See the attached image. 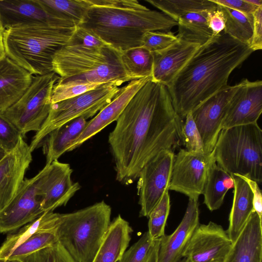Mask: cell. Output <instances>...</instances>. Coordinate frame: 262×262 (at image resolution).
<instances>
[{"label": "cell", "instance_id": "obj_38", "mask_svg": "<svg viewBox=\"0 0 262 262\" xmlns=\"http://www.w3.org/2000/svg\"><path fill=\"white\" fill-rule=\"evenodd\" d=\"M103 84L66 83L56 82L51 96V104L70 99L94 89Z\"/></svg>", "mask_w": 262, "mask_h": 262}, {"label": "cell", "instance_id": "obj_32", "mask_svg": "<svg viewBox=\"0 0 262 262\" xmlns=\"http://www.w3.org/2000/svg\"><path fill=\"white\" fill-rule=\"evenodd\" d=\"M217 8L222 12L225 20L223 32L249 46L252 35V22L237 11L220 5H217Z\"/></svg>", "mask_w": 262, "mask_h": 262}, {"label": "cell", "instance_id": "obj_17", "mask_svg": "<svg viewBox=\"0 0 262 262\" xmlns=\"http://www.w3.org/2000/svg\"><path fill=\"white\" fill-rule=\"evenodd\" d=\"M222 122V129L257 124L262 112V81L243 79Z\"/></svg>", "mask_w": 262, "mask_h": 262}, {"label": "cell", "instance_id": "obj_2", "mask_svg": "<svg viewBox=\"0 0 262 262\" xmlns=\"http://www.w3.org/2000/svg\"><path fill=\"white\" fill-rule=\"evenodd\" d=\"M253 51L224 32L201 46L167 87L174 109L184 120L211 96L228 85L232 72Z\"/></svg>", "mask_w": 262, "mask_h": 262}, {"label": "cell", "instance_id": "obj_48", "mask_svg": "<svg viewBox=\"0 0 262 262\" xmlns=\"http://www.w3.org/2000/svg\"><path fill=\"white\" fill-rule=\"evenodd\" d=\"M5 28L0 18V59L6 55L4 46V33Z\"/></svg>", "mask_w": 262, "mask_h": 262}, {"label": "cell", "instance_id": "obj_42", "mask_svg": "<svg viewBox=\"0 0 262 262\" xmlns=\"http://www.w3.org/2000/svg\"><path fill=\"white\" fill-rule=\"evenodd\" d=\"M71 44L80 45L88 47L98 48L106 45L93 33L77 26Z\"/></svg>", "mask_w": 262, "mask_h": 262}, {"label": "cell", "instance_id": "obj_41", "mask_svg": "<svg viewBox=\"0 0 262 262\" xmlns=\"http://www.w3.org/2000/svg\"><path fill=\"white\" fill-rule=\"evenodd\" d=\"M35 262H74L57 242L35 253Z\"/></svg>", "mask_w": 262, "mask_h": 262}, {"label": "cell", "instance_id": "obj_12", "mask_svg": "<svg viewBox=\"0 0 262 262\" xmlns=\"http://www.w3.org/2000/svg\"><path fill=\"white\" fill-rule=\"evenodd\" d=\"M72 172L69 164L56 160L46 164L36 174L37 193L44 212L66 205L80 188L78 183L72 180Z\"/></svg>", "mask_w": 262, "mask_h": 262}, {"label": "cell", "instance_id": "obj_49", "mask_svg": "<svg viewBox=\"0 0 262 262\" xmlns=\"http://www.w3.org/2000/svg\"><path fill=\"white\" fill-rule=\"evenodd\" d=\"M247 3L256 7L262 6V0H245Z\"/></svg>", "mask_w": 262, "mask_h": 262}, {"label": "cell", "instance_id": "obj_34", "mask_svg": "<svg viewBox=\"0 0 262 262\" xmlns=\"http://www.w3.org/2000/svg\"><path fill=\"white\" fill-rule=\"evenodd\" d=\"M58 242L55 234L51 232H39L16 247L7 260L23 261L30 255L51 247Z\"/></svg>", "mask_w": 262, "mask_h": 262}, {"label": "cell", "instance_id": "obj_40", "mask_svg": "<svg viewBox=\"0 0 262 262\" xmlns=\"http://www.w3.org/2000/svg\"><path fill=\"white\" fill-rule=\"evenodd\" d=\"M178 39L171 31H150L143 35L141 47L151 52L158 51L168 47Z\"/></svg>", "mask_w": 262, "mask_h": 262}, {"label": "cell", "instance_id": "obj_33", "mask_svg": "<svg viewBox=\"0 0 262 262\" xmlns=\"http://www.w3.org/2000/svg\"><path fill=\"white\" fill-rule=\"evenodd\" d=\"M58 15L74 22L77 26L83 20L90 3L89 0H40Z\"/></svg>", "mask_w": 262, "mask_h": 262}, {"label": "cell", "instance_id": "obj_50", "mask_svg": "<svg viewBox=\"0 0 262 262\" xmlns=\"http://www.w3.org/2000/svg\"><path fill=\"white\" fill-rule=\"evenodd\" d=\"M6 154V152L3 150V149L0 146V160L2 159Z\"/></svg>", "mask_w": 262, "mask_h": 262}, {"label": "cell", "instance_id": "obj_23", "mask_svg": "<svg viewBox=\"0 0 262 262\" xmlns=\"http://www.w3.org/2000/svg\"><path fill=\"white\" fill-rule=\"evenodd\" d=\"M262 261V221L253 211L223 262Z\"/></svg>", "mask_w": 262, "mask_h": 262}, {"label": "cell", "instance_id": "obj_15", "mask_svg": "<svg viewBox=\"0 0 262 262\" xmlns=\"http://www.w3.org/2000/svg\"><path fill=\"white\" fill-rule=\"evenodd\" d=\"M36 181V175L24 179L13 198L0 210V232L15 231L44 213Z\"/></svg>", "mask_w": 262, "mask_h": 262}, {"label": "cell", "instance_id": "obj_26", "mask_svg": "<svg viewBox=\"0 0 262 262\" xmlns=\"http://www.w3.org/2000/svg\"><path fill=\"white\" fill-rule=\"evenodd\" d=\"M88 121L83 117L75 119L51 132L44 139L43 153L46 164H50L65 152L69 151L86 126Z\"/></svg>", "mask_w": 262, "mask_h": 262}, {"label": "cell", "instance_id": "obj_45", "mask_svg": "<svg viewBox=\"0 0 262 262\" xmlns=\"http://www.w3.org/2000/svg\"><path fill=\"white\" fill-rule=\"evenodd\" d=\"M243 179L249 186L253 195V206L254 211L262 221V196L261 192L258 183L247 177L236 175Z\"/></svg>", "mask_w": 262, "mask_h": 262}, {"label": "cell", "instance_id": "obj_51", "mask_svg": "<svg viewBox=\"0 0 262 262\" xmlns=\"http://www.w3.org/2000/svg\"><path fill=\"white\" fill-rule=\"evenodd\" d=\"M23 262H35L32 258H28L26 259Z\"/></svg>", "mask_w": 262, "mask_h": 262}, {"label": "cell", "instance_id": "obj_36", "mask_svg": "<svg viewBox=\"0 0 262 262\" xmlns=\"http://www.w3.org/2000/svg\"><path fill=\"white\" fill-rule=\"evenodd\" d=\"M181 129V142L188 151L204 152V144L191 112L185 117Z\"/></svg>", "mask_w": 262, "mask_h": 262}, {"label": "cell", "instance_id": "obj_28", "mask_svg": "<svg viewBox=\"0 0 262 262\" xmlns=\"http://www.w3.org/2000/svg\"><path fill=\"white\" fill-rule=\"evenodd\" d=\"M209 11L194 12L181 17L177 21L179 39L199 44L206 43L213 35L207 21Z\"/></svg>", "mask_w": 262, "mask_h": 262}, {"label": "cell", "instance_id": "obj_25", "mask_svg": "<svg viewBox=\"0 0 262 262\" xmlns=\"http://www.w3.org/2000/svg\"><path fill=\"white\" fill-rule=\"evenodd\" d=\"M234 183V195L227 233L233 243L241 234L254 211L253 195L248 184L236 175H231Z\"/></svg>", "mask_w": 262, "mask_h": 262}, {"label": "cell", "instance_id": "obj_47", "mask_svg": "<svg viewBox=\"0 0 262 262\" xmlns=\"http://www.w3.org/2000/svg\"><path fill=\"white\" fill-rule=\"evenodd\" d=\"M159 239L156 240V243L145 262H158V254Z\"/></svg>", "mask_w": 262, "mask_h": 262}, {"label": "cell", "instance_id": "obj_24", "mask_svg": "<svg viewBox=\"0 0 262 262\" xmlns=\"http://www.w3.org/2000/svg\"><path fill=\"white\" fill-rule=\"evenodd\" d=\"M133 229L120 215L111 223L93 262H117L130 241Z\"/></svg>", "mask_w": 262, "mask_h": 262}, {"label": "cell", "instance_id": "obj_22", "mask_svg": "<svg viewBox=\"0 0 262 262\" xmlns=\"http://www.w3.org/2000/svg\"><path fill=\"white\" fill-rule=\"evenodd\" d=\"M33 75L5 55L0 59V114H4L23 95Z\"/></svg>", "mask_w": 262, "mask_h": 262}, {"label": "cell", "instance_id": "obj_13", "mask_svg": "<svg viewBox=\"0 0 262 262\" xmlns=\"http://www.w3.org/2000/svg\"><path fill=\"white\" fill-rule=\"evenodd\" d=\"M241 82L227 85L211 96L191 114L202 137L205 152H211L222 130V123Z\"/></svg>", "mask_w": 262, "mask_h": 262}, {"label": "cell", "instance_id": "obj_16", "mask_svg": "<svg viewBox=\"0 0 262 262\" xmlns=\"http://www.w3.org/2000/svg\"><path fill=\"white\" fill-rule=\"evenodd\" d=\"M0 18L5 29L33 23H48L61 27H77L73 21L57 15L40 0H0Z\"/></svg>", "mask_w": 262, "mask_h": 262}, {"label": "cell", "instance_id": "obj_3", "mask_svg": "<svg viewBox=\"0 0 262 262\" xmlns=\"http://www.w3.org/2000/svg\"><path fill=\"white\" fill-rule=\"evenodd\" d=\"M90 6L78 26L122 52L141 46L150 31H170L177 21L136 0H89Z\"/></svg>", "mask_w": 262, "mask_h": 262}, {"label": "cell", "instance_id": "obj_11", "mask_svg": "<svg viewBox=\"0 0 262 262\" xmlns=\"http://www.w3.org/2000/svg\"><path fill=\"white\" fill-rule=\"evenodd\" d=\"M174 155L172 150L163 151L142 168L137 184L140 216L148 217L168 189Z\"/></svg>", "mask_w": 262, "mask_h": 262}, {"label": "cell", "instance_id": "obj_10", "mask_svg": "<svg viewBox=\"0 0 262 262\" xmlns=\"http://www.w3.org/2000/svg\"><path fill=\"white\" fill-rule=\"evenodd\" d=\"M214 161L213 151L193 152L180 149L174 155L168 190L198 200L203 193L209 168Z\"/></svg>", "mask_w": 262, "mask_h": 262}, {"label": "cell", "instance_id": "obj_14", "mask_svg": "<svg viewBox=\"0 0 262 262\" xmlns=\"http://www.w3.org/2000/svg\"><path fill=\"white\" fill-rule=\"evenodd\" d=\"M232 244L226 230L210 221L198 225L183 251L182 257L188 262H223Z\"/></svg>", "mask_w": 262, "mask_h": 262}, {"label": "cell", "instance_id": "obj_30", "mask_svg": "<svg viewBox=\"0 0 262 262\" xmlns=\"http://www.w3.org/2000/svg\"><path fill=\"white\" fill-rule=\"evenodd\" d=\"M163 13L177 21L191 12L213 11L217 5L211 0H146Z\"/></svg>", "mask_w": 262, "mask_h": 262}, {"label": "cell", "instance_id": "obj_31", "mask_svg": "<svg viewBox=\"0 0 262 262\" xmlns=\"http://www.w3.org/2000/svg\"><path fill=\"white\" fill-rule=\"evenodd\" d=\"M123 67L133 80L151 77L153 56L151 51L139 47L121 52Z\"/></svg>", "mask_w": 262, "mask_h": 262}, {"label": "cell", "instance_id": "obj_46", "mask_svg": "<svg viewBox=\"0 0 262 262\" xmlns=\"http://www.w3.org/2000/svg\"><path fill=\"white\" fill-rule=\"evenodd\" d=\"M207 21L213 35H217L224 31L225 28L224 18L222 12L217 8L215 10L208 12Z\"/></svg>", "mask_w": 262, "mask_h": 262}, {"label": "cell", "instance_id": "obj_7", "mask_svg": "<svg viewBox=\"0 0 262 262\" xmlns=\"http://www.w3.org/2000/svg\"><path fill=\"white\" fill-rule=\"evenodd\" d=\"M213 151L217 165L229 174L262 182V130L258 124L222 129Z\"/></svg>", "mask_w": 262, "mask_h": 262}, {"label": "cell", "instance_id": "obj_6", "mask_svg": "<svg viewBox=\"0 0 262 262\" xmlns=\"http://www.w3.org/2000/svg\"><path fill=\"white\" fill-rule=\"evenodd\" d=\"M103 201L78 211L57 213L53 232L74 262H93L111 224Z\"/></svg>", "mask_w": 262, "mask_h": 262}, {"label": "cell", "instance_id": "obj_52", "mask_svg": "<svg viewBox=\"0 0 262 262\" xmlns=\"http://www.w3.org/2000/svg\"><path fill=\"white\" fill-rule=\"evenodd\" d=\"M177 262H188L185 258L182 257L180 259H179Z\"/></svg>", "mask_w": 262, "mask_h": 262}, {"label": "cell", "instance_id": "obj_43", "mask_svg": "<svg viewBox=\"0 0 262 262\" xmlns=\"http://www.w3.org/2000/svg\"><path fill=\"white\" fill-rule=\"evenodd\" d=\"M249 47L254 52L262 49V7L253 14L252 35Z\"/></svg>", "mask_w": 262, "mask_h": 262}, {"label": "cell", "instance_id": "obj_20", "mask_svg": "<svg viewBox=\"0 0 262 262\" xmlns=\"http://www.w3.org/2000/svg\"><path fill=\"white\" fill-rule=\"evenodd\" d=\"M150 79L151 77L133 80L129 81L126 85L120 88L118 93L112 101L88 121L81 135L73 144L69 151L79 147L106 126L117 121L133 97Z\"/></svg>", "mask_w": 262, "mask_h": 262}, {"label": "cell", "instance_id": "obj_44", "mask_svg": "<svg viewBox=\"0 0 262 262\" xmlns=\"http://www.w3.org/2000/svg\"><path fill=\"white\" fill-rule=\"evenodd\" d=\"M211 1L217 5L226 7L243 13L253 23V14L258 7L251 5L247 3L245 0Z\"/></svg>", "mask_w": 262, "mask_h": 262}, {"label": "cell", "instance_id": "obj_8", "mask_svg": "<svg viewBox=\"0 0 262 262\" xmlns=\"http://www.w3.org/2000/svg\"><path fill=\"white\" fill-rule=\"evenodd\" d=\"M119 86L115 83H105L77 96L51 104L47 119L29 145L31 151L39 147L54 129L79 117L86 120L94 116L117 95Z\"/></svg>", "mask_w": 262, "mask_h": 262}, {"label": "cell", "instance_id": "obj_4", "mask_svg": "<svg viewBox=\"0 0 262 262\" xmlns=\"http://www.w3.org/2000/svg\"><path fill=\"white\" fill-rule=\"evenodd\" d=\"M76 28L42 23L8 28L4 33L5 54L33 75L49 74L55 54L72 43Z\"/></svg>", "mask_w": 262, "mask_h": 262}, {"label": "cell", "instance_id": "obj_27", "mask_svg": "<svg viewBox=\"0 0 262 262\" xmlns=\"http://www.w3.org/2000/svg\"><path fill=\"white\" fill-rule=\"evenodd\" d=\"M234 183L231 176L218 166L215 161L210 165L204 187V204L213 211L222 205L228 190L234 188Z\"/></svg>", "mask_w": 262, "mask_h": 262}, {"label": "cell", "instance_id": "obj_29", "mask_svg": "<svg viewBox=\"0 0 262 262\" xmlns=\"http://www.w3.org/2000/svg\"><path fill=\"white\" fill-rule=\"evenodd\" d=\"M53 216V211L44 212L34 221L10 234L0 247V261L7 260L16 247L35 233L52 232Z\"/></svg>", "mask_w": 262, "mask_h": 262}, {"label": "cell", "instance_id": "obj_37", "mask_svg": "<svg viewBox=\"0 0 262 262\" xmlns=\"http://www.w3.org/2000/svg\"><path fill=\"white\" fill-rule=\"evenodd\" d=\"M156 242V240L150 237L148 231L145 232L137 242L125 251L118 262H145Z\"/></svg>", "mask_w": 262, "mask_h": 262}, {"label": "cell", "instance_id": "obj_35", "mask_svg": "<svg viewBox=\"0 0 262 262\" xmlns=\"http://www.w3.org/2000/svg\"><path fill=\"white\" fill-rule=\"evenodd\" d=\"M170 209V196L167 189L148 216L147 231L153 240L159 239L165 234V227Z\"/></svg>", "mask_w": 262, "mask_h": 262}, {"label": "cell", "instance_id": "obj_9", "mask_svg": "<svg viewBox=\"0 0 262 262\" xmlns=\"http://www.w3.org/2000/svg\"><path fill=\"white\" fill-rule=\"evenodd\" d=\"M59 76L54 72L33 75L30 86L21 98L4 114L22 135L37 132L47 119L51 105L53 86Z\"/></svg>", "mask_w": 262, "mask_h": 262}, {"label": "cell", "instance_id": "obj_19", "mask_svg": "<svg viewBox=\"0 0 262 262\" xmlns=\"http://www.w3.org/2000/svg\"><path fill=\"white\" fill-rule=\"evenodd\" d=\"M200 47L199 44L178 39L163 50L151 52V80L168 87Z\"/></svg>", "mask_w": 262, "mask_h": 262}, {"label": "cell", "instance_id": "obj_18", "mask_svg": "<svg viewBox=\"0 0 262 262\" xmlns=\"http://www.w3.org/2000/svg\"><path fill=\"white\" fill-rule=\"evenodd\" d=\"M29 145L21 137L12 151L0 160V210L16 193L32 160Z\"/></svg>", "mask_w": 262, "mask_h": 262}, {"label": "cell", "instance_id": "obj_1", "mask_svg": "<svg viewBox=\"0 0 262 262\" xmlns=\"http://www.w3.org/2000/svg\"><path fill=\"white\" fill-rule=\"evenodd\" d=\"M108 136L116 179L128 185L144 166L180 143L183 120L177 114L166 86L148 81L133 97Z\"/></svg>", "mask_w": 262, "mask_h": 262}, {"label": "cell", "instance_id": "obj_5", "mask_svg": "<svg viewBox=\"0 0 262 262\" xmlns=\"http://www.w3.org/2000/svg\"><path fill=\"white\" fill-rule=\"evenodd\" d=\"M52 66L59 76L57 82L61 84L115 83L120 86L133 80L123 67L121 52L108 45H68L56 53Z\"/></svg>", "mask_w": 262, "mask_h": 262}, {"label": "cell", "instance_id": "obj_39", "mask_svg": "<svg viewBox=\"0 0 262 262\" xmlns=\"http://www.w3.org/2000/svg\"><path fill=\"white\" fill-rule=\"evenodd\" d=\"M21 137L17 128L3 114H0V146L8 154L14 149Z\"/></svg>", "mask_w": 262, "mask_h": 262}, {"label": "cell", "instance_id": "obj_21", "mask_svg": "<svg viewBox=\"0 0 262 262\" xmlns=\"http://www.w3.org/2000/svg\"><path fill=\"white\" fill-rule=\"evenodd\" d=\"M198 200L189 199L184 216L178 227L170 235L159 239L158 262H177L200 224Z\"/></svg>", "mask_w": 262, "mask_h": 262}]
</instances>
